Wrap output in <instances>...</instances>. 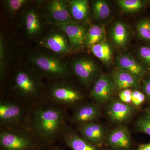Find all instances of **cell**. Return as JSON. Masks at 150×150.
Returning a JSON list of instances; mask_svg holds the SVG:
<instances>
[{
    "mask_svg": "<svg viewBox=\"0 0 150 150\" xmlns=\"http://www.w3.org/2000/svg\"><path fill=\"white\" fill-rule=\"evenodd\" d=\"M64 116L62 111L53 108L36 110L33 119V127L37 134L45 140L52 139L62 129Z\"/></svg>",
    "mask_w": 150,
    "mask_h": 150,
    "instance_id": "cell-1",
    "label": "cell"
},
{
    "mask_svg": "<svg viewBox=\"0 0 150 150\" xmlns=\"http://www.w3.org/2000/svg\"><path fill=\"white\" fill-rule=\"evenodd\" d=\"M31 63L45 74L54 77H66L70 71L64 62L54 56L35 54L30 57Z\"/></svg>",
    "mask_w": 150,
    "mask_h": 150,
    "instance_id": "cell-2",
    "label": "cell"
},
{
    "mask_svg": "<svg viewBox=\"0 0 150 150\" xmlns=\"http://www.w3.org/2000/svg\"><path fill=\"white\" fill-rule=\"evenodd\" d=\"M39 81L33 74L27 71L21 70L14 78V88L19 94L25 97L36 96L40 90Z\"/></svg>",
    "mask_w": 150,
    "mask_h": 150,
    "instance_id": "cell-3",
    "label": "cell"
},
{
    "mask_svg": "<svg viewBox=\"0 0 150 150\" xmlns=\"http://www.w3.org/2000/svg\"><path fill=\"white\" fill-rule=\"evenodd\" d=\"M73 71L81 82L89 86L95 80L99 74V69L91 59L79 58L75 59L71 64Z\"/></svg>",
    "mask_w": 150,
    "mask_h": 150,
    "instance_id": "cell-4",
    "label": "cell"
},
{
    "mask_svg": "<svg viewBox=\"0 0 150 150\" xmlns=\"http://www.w3.org/2000/svg\"><path fill=\"white\" fill-rule=\"evenodd\" d=\"M0 144L4 150H28L32 146V142L24 133L4 131L0 134Z\"/></svg>",
    "mask_w": 150,
    "mask_h": 150,
    "instance_id": "cell-5",
    "label": "cell"
},
{
    "mask_svg": "<svg viewBox=\"0 0 150 150\" xmlns=\"http://www.w3.org/2000/svg\"><path fill=\"white\" fill-rule=\"evenodd\" d=\"M45 8L48 18L55 25L76 22L73 19L70 13L68 1H49L46 4Z\"/></svg>",
    "mask_w": 150,
    "mask_h": 150,
    "instance_id": "cell-6",
    "label": "cell"
},
{
    "mask_svg": "<svg viewBox=\"0 0 150 150\" xmlns=\"http://www.w3.org/2000/svg\"><path fill=\"white\" fill-rule=\"evenodd\" d=\"M67 35L72 49L79 50L86 46L88 30L77 22L56 25Z\"/></svg>",
    "mask_w": 150,
    "mask_h": 150,
    "instance_id": "cell-7",
    "label": "cell"
},
{
    "mask_svg": "<svg viewBox=\"0 0 150 150\" xmlns=\"http://www.w3.org/2000/svg\"><path fill=\"white\" fill-rule=\"evenodd\" d=\"M40 43L41 46L58 54H67L72 49L67 35L61 30L49 33L40 40Z\"/></svg>",
    "mask_w": 150,
    "mask_h": 150,
    "instance_id": "cell-8",
    "label": "cell"
},
{
    "mask_svg": "<svg viewBox=\"0 0 150 150\" xmlns=\"http://www.w3.org/2000/svg\"><path fill=\"white\" fill-rule=\"evenodd\" d=\"M115 88L111 76L101 74L93 86L91 96L98 104H104L110 99Z\"/></svg>",
    "mask_w": 150,
    "mask_h": 150,
    "instance_id": "cell-9",
    "label": "cell"
},
{
    "mask_svg": "<svg viewBox=\"0 0 150 150\" xmlns=\"http://www.w3.org/2000/svg\"><path fill=\"white\" fill-rule=\"evenodd\" d=\"M79 131L84 139L97 147L106 141L105 130L100 123L93 121L81 125Z\"/></svg>",
    "mask_w": 150,
    "mask_h": 150,
    "instance_id": "cell-10",
    "label": "cell"
},
{
    "mask_svg": "<svg viewBox=\"0 0 150 150\" xmlns=\"http://www.w3.org/2000/svg\"><path fill=\"white\" fill-rule=\"evenodd\" d=\"M115 62L118 69L131 73L141 80L147 74L148 71L131 54H121L116 57Z\"/></svg>",
    "mask_w": 150,
    "mask_h": 150,
    "instance_id": "cell-11",
    "label": "cell"
},
{
    "mask_svg": "<svg viewBox=\"0 0 150 150\" xmlns=\"http://www.w3.org/2000/svg\"><path fill=\"white\" fill-rule=\"evenodd\" d=\"M51 95L52 98L59 103L71 104L80 100L82 95L80 92L69 86L59 84L51 88Z\"/></svg>",
    "mask_w": 150,
    "mask_h": 150,
    "instance_id": "cell-12",
    "label": "cell"
},
{
    "mask_svg": "<svg viewBox=\"0 0 150 150\" xmlns=\"http://www.w3.org/2000/svg\"><path fill=\"white\" fill-rule=\"evenodd\" d=\"M106 142L114 149L128 150L131 147V135L126 127H119L110 132L106 137Z\"/></svg>",
    "mask_w": 150,
    "mask_h": 150,
    "instance_id": "cell-13",
    "label": "cell"
},
{
    "mask_svg": "<svg viewBox=\"0 0 150 150\" xmlns=\"http://www.w3.org/2000/svg\"><path fill=\"white\" fill-rule=\"evenodd\" d=\"M23 18V28L28 36L36 37L42 33L43 23L37 11L32 8L27 9L25 11Z\"/></svg>",
    "mask_w": 150,
    "mask_h": 150,
    "instance_id": "cell-14",
    "label": "cell"
},
{
    "mask_svg": "<svg viewBox=\"0 0 150 150\" xmlns=\"http://www.w3.org/2000/svg\"><path fill=\"white\" fill-rule=\"evenodd\" d=\"M22 113L21 108L16 103L7 100L0 103V120L3 124L9 126L16 124Z\"/></svg>",
    "mask_w": 150,
    "mask_h": 150,
    "instance_id": "cell-15",
    "label": "cell"
},
{
    "mask_svg": "<svg viewBox=\"0 0 150 150\" xmlns=\"http://www.w3.org/2000/svg\"><path fill=\"white\" fill-rule=\"evenodd\" d=\"M115 88L126 89L131 88L139 89L142 86V80L131 73L117 69L111 76Z\"/></svg>",
    "mask_w": 150,
    "mask_h": 150,
    "instance_id": "cell-16",
    "label": "cell"
},
{
    "mask_svg": "<svg viewBox=\"0 0 150 150\" xmlns=\"http://www.w3.org/2000/svg\"><path fill=\"white\" fill-rule=\"evenodd\" d=\"M131 36V30L126 23L118 21L112 25L110 31V39L115 47L118 48L126 47Z\"/></svg>",
    "mask_w": 150,
    "mask_h": 150,
    "instance_id": "cell-17",
    "label": "cell"
},
{
    "mask_svg": "<svg viewBox=\"0 0 150 150\" xmlns=\"http://www.w3.org/2000/svg\"><path fill=\"white\" fill-rule=\"evenodd\" d=\"M133 108L129 104L121 101H113L108 106L107 114L110 119L116 123L125 122L131 117Z\"/></svg>",
    "mask_w": 150,
    "mask_h": 150,
    "instance_id": "cell-18",
    "label": "cell"
},
{
    "mask_svg": "<svg viewBox=\"0 0 150 150\" xmlns=\"http://www.w3.org/2000/svg\"><path fill=\"white\" fill-rule=\"evenodd\" d=\"M99 107L94 103H88L81 106L73 115L72 120L75 123L82 125L93 122L100 116Z\"/></svg>",
    "mask_w": 150,
    "mask_h": 150,
    "instance_id": "cell-19",
    "label": "cell"
},
{
    "mask_svg": "<svg viewBox=\"0 0 150 150\" xmlns=\"http://www.w3.org/2000/svg\"><path fill=\"white\" fill-rule=\"evenodd\" d=\"M66 144L72 150H99L98 148L72 131H67L64 136Z\"/></svg>",
    "mask_w": 150,
    "mask_h": 150,
    "instance_id": "cell-20",
    "label": "cell"
},
{
    "mask_svg": "<svg viewBox=\"0 0 150 150\" xmlns=\"http://www.w3.org/2000/svg\"><path fill=\"white\" fill-rule=\"evenodd\" d=\"M70 13L76 21H86L89 15L88 1L87 0L68 1Z\"/></svg>",
    "mask_w": 150,
    "mask_h": 150,
    "instance_id": "cell-21",
    "label": "cell"
},
{
    "mask_svg": "<svg viewBox=\"0 0 150 150\" xmlns=\"http://www.w3.org/2000/svg\"><path fill=\"white\" fill-rule=\"evenodd\" d=\"M92 53L105 65L109 66L113 59V52L109 43L104 40L91 48Z\"/></svg>",
    "mask_w": 150,
    "mask_h": 150,
    "instance_id": "cell-22",
    "label": "cell"
},
{
    "mask_svg": "<svg viewBox=\"0 0 150 150\" xmlns=\"http://www.w3.org/2000/svg\"><path fill=\"white\" fill-rule=\"evenodd\" d=\"M117 4L122 11L127 13L140 12L150 5V1L144 0H119Z\"/></svg>",
    "mask_w": 150,
    "mask_h": 150,
    "instance_id": "cell-23",
    "label": "cell"
},
{
    "mask_svg": "<svg viewBox=\"0 0 150 150\" xmlns=\"http://www.w3.org/2000/svg\"><path fill=\"white\" fill-rule=\"evenodd\" d=\"M93 15L95 19L99 21H105L110 17L111 8L109 3L103 0H96L91 5Z\"/></svg>",
    "mask_w": 150,
    "mask_h": 150,
    "instance_id": "cell-24",
    "label": "cell"
},
{
    "mask_svg": "<svg viewBox=\"0 0 150 150\" xmlns=\"http://www.w3.org/2000/svg\"><path fill=\"white\" fill-rule=\"evenodd\" d=\"M105 31L101 25H93L88 30L86 46L91 48L105 40Z\"/></svg>",
    "mask_w": 150,
    "mask_h": 150,
    "instance_id": "cell-25",
    "label": "cell"
},
{
    "mask_svg": "<svg viewBox=\"0 0 150 150\" xmlns=\"http://www.w3.org/2000/svg\"><path fill=\"white\" fill-rule=\"evenodd\" d=\"M136 31L139 39L150 44V16L142 17L137 23Z\"/></svg>",
    "mask_w": 150,
    "mask_h": 150,
    "instance_id": "cell-26",
    "label": "cell"
},
{
    "mask_svg": "<svg viewBox=\"0 0 150 150\" xmlns=\"http://www.w3.org/2000/svg\"><path fill=\"white\" fill-rule=\"evenodd\" d=\"M138 60L148 72H150V44L145 43L137 48Z\"/></svg>",
    "mask_w": 150,
    "mask_h": 150,
    "instance_id": "cell-27",
    "label": "cell"
},
{
    "mask_svg": "<svg viewBox=\"0 0 150 150\" xmlns=\"http://www.w3.org/2000/svg\"><path fill=\"white\" fill-rule=\"evenodd\" d=\"M27 0H6L4 1V5L8 13H14L26 5Z\"/></svg>",
    "mask_w": 150,
    "mask_h": 150,
    "instance_id": "cell-28",
    "label": "cell"
},
{
    "mask_svg": "<svg viewBox=\"0 0 150 150\" xmlns=\"http://www.w3.org/2000/svg\"><path fill=\"white\" fill-rule=\"evenodd\" d=\"M6 51L2 35H0V75L3 78L6 69Z\"/></svg>",
    "mask_w": 150,
    "mask_h": 150,
    "instance_id": "cell-29",
    "label": "cell"
},
{
    "mask_svg": "<svg viewBox=\"0 0 150 150\" xmlns=\"http://www.w3.org/2000/svg\"><path fill=\"white\" fill-rule=\"evenodd\" d=\"M136 125L139 131L150 136V117L149 115L146 114L139 118Z\"/></svg>",
    "mask_w": 150,
    "mask_h": 150,
    "instance_id": "cell-30",
    "label": "cell"
},
{
    "mask_svg": "<svg viewBox=\"0 0 150 150\" xmlns=\"http://www.w3.org/2000/svg\"><path fill=\"white\" fill-rule=\"evenodd\" d=\"M146 100V95L143 92L138 90L132 91V100L131 103L134 106L137 107L142 105Z\"/></svg>",
    "mask_w": 150,
    "mask_h": 150,
    "instance_id": "cell-31",
    "label": "cell"
},
{
    "mask_svg": "<svg viewBox=\"0 0 150 150\" xmlns=\"http://www.w3.org/2000/svg\"><path fill=\"white\" fill-rule=\"evenodd\" d=\"M142 82L143 92L146 95V100L150 103V72H148Z\"/></svg>",
    "mask_w": 150,
    "mask_h": 150,
    "instance_id": "cell-32",
    "label": "cell"
},
{
    "mask_svg": "<svg viewBox=\"0 0 150 150\" xmlns=\"http://www.w3.org/2000/svg\"><path fill=\"white\" fill-rule=\"evenodd\" d=\"M132 91H133L130 89L122 90L118 94L121 102L127 104L131 103L132 100Z\"/></svg>",
    "mask_w": 150,
    "mask_h": 150,
    "instance_id": "cell-33",
    "label": "cell"
},
{
    "mask_svg": "<svg viewBox=\"0 0 150 150\" xmlns=\"http://www.w3.org/2000/svg\"><path fill=\"white\" fill-rule=\"evenodd\" d=\"M137 150H150V143L139 145Z\"/></svg>",
    "mask_w": 150,
    "mask_h": 150,
    "instance_id": "cell-34",
    "label": "cell"
},
{
    "mask_svg": "<svg viewBox=\"0 0 150 150\" xmlns=\"http://www.w3.org/2000/svg\"><path fill=\"white\" fill-rule=\"evenodd\" d=\"M146 114L147 115H148L150 117V108L146 109Z\"/></svg>",
    "mask_w": 150,
    "mask_h": 150,
    "instance_id": "cell-35",
    "label": "cell"
},
{
    "mask_svg": "<svg viewBox=\"0 0 150 150\" xmlns=\"http://www.w3.org/2000/svg\"><path fill=\"white\" fill-rule=\"evenodd\" d=\"M113 150H116V149H114Z\"/></svg>",
    "mask_w": 150,
    "mask_h": 150,
    "instance_id": "cell-36",
    "label": "cell"
}]
</instances>
